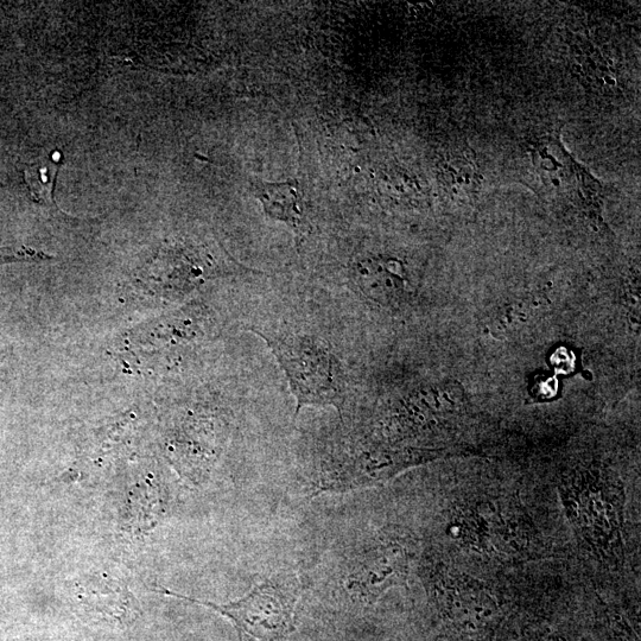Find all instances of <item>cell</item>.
Returning a JSON list of instances; mask_svg holds the SVG:
<instances>
[{"mask_svg": "<svg viewBox=\"0 0 641 641\" xmlns=\"http://www.w3.org/2000/svg\"><path fill=\"white\" fill-rule=\"evenodd\" d=\"M253 332L262 336L287 374L297 401L295 416L306 405H333L341 409L344 386L326 340L307 334Z\"/></svg>", "mask_w": 641, "mask_h": 641, "instance_id": "6da1fadb", "label": "cell"}, {"mask_svg": "<svg viewBox=\"0 0 641 641\" xmlns=\"http://www.w3.org/2000/svg\"><path fill=\"white\" fill-rule=\"evenodd\" d=\"M156 592L214 609L232 621L244 641H285L294 631L297 595L293 587L278 580H266L245 598L226 605L196 600L167 589Z\"/></svg>", "mask_w": 641, "mask_h": 641, "instance_id": "7a4b0ae2", "label": "cell"}, {"mask_svg": "<svg viewBox=\"0 0 641 641\" xmlns=\"http://www.w3.org/2000/svg\"><path fill=\"white\" fill-rule=\"evenodd\" d=\"M528 154L539 187L544 193L590 207H599L602 184L564 147L558 131L532 139Z\"/></svg>", "mask_w": 641, "mask_h": 641, "instance_id": "3957f363", "label": "cell"}, {"mask_svg": "<svg viewBox=\"0 0 641 641\" xmlns=\"http://www.w3.org/2000/svg\"><path fill=\"white\" fill-rule=\"evenodd\" d=\"M436 592L443 613L463 632L484 630L497 614L492 595L465 577L447 576Z\"/></svg>", "mask_w": 641, "mask_h": 641, "instance_id": "277c9868", "label": "cell"}, {"mask_svg": "<svg viewBox=\"0 0 641 641\" xmlns=\"http://www.w3.org/2000/svg\"><path fill=\"white\" fill-rule=\"evenodd\" d=\"M567 504L588 542L602 551L617 547L619 541V510L617 503L605 491L576 488L566 491Z\"/></svg>", "mask_w": 641, "mask_h": 641, "instance_id": "5b68a950", "label": "cell"}, {"mask_svg": "<svg viewBox=\"0 0 641 641\" xmlns=\"http://www.w3.org/2000/svg\"><path fill=\"white\" fill-rule=\"evenodd\" d=\"M252 192L270 219L283 222L296 234L302 233L306 226V200L300 183L253 181Z\"/></svg>", "mask_w": 641, "mask_h": 641, "instance_id": "8992f818", "label": "cell"}, {"mask_svg": "<svg viewBox=\"0 0 641 641\" xmlns=\"http://www.w3.org/2000/svg\"><path fill=\"white\" fill-rule=\"evenodd\" d=\"M406 568L404 552L398 548H385L368 555L355 573V583L366 599L377 598L387 587L402 579Z\"/></svg>", "mask_w": 641, "mask_h": 641, "instance_id": "52a82bcc", "label": "cell"}, {"mask_svg": "<svg viewBox=\"0 0 641 641\" xmlns=\"http://www.w3.org/2000/svg\"><path fill=\"white\" fill-rule=\"evenodd\" d=\"M82 606L92 609L106 620H129L136 613L133 596L119 582L105 579L88 580L76 588Z\"/></svg>", "mask_w": 641, "mask_h": 641, "instance_id": "ba28073f", "label": "cell"}, {"mask_svg": "<svg viewBox=\"0 0 641 641\" xmlns=\"http://www.w3.org/2000/svg\"><path fill=\"white\" fill-rule=\"evenodd\" d=\"M439 177L442 187L454 194L475 193L482 182L477 164L466 152H454L444 157L440 165Z\"/></svg>", "mask_w": 641, "mask_h": 641, "instance_id": "9c48e42d", "label": "cell"}, {"mask_svg": "<svg viewBox=\"0 0 641 641\" xmlns=\"http://www.w3.org/2000/svg\"><path fill=\"white\" fill-rule=\"evenodd\" d=\"M59 169L60 163L53 157L43 158L25 169V183L34 201L55 205L54 189Z\"/></svg>", "mask_w": 641, "mask_h": 641, "instance_id": "30bf717a", "label": "cell"}]
</instances>
